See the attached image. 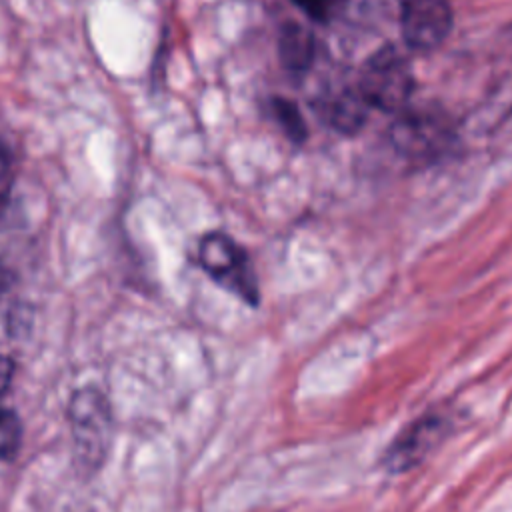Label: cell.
Returning <instances> with one entry per match:
<instances>
[{"label": "cell", "instance_id": "obj_1", "mask_svg": "<svg viewBox=\"0 0 512 512\" xmlns=\"http://www.w3.org/2000/svg\"><path fill=\"white\" fill-rule=\"evenodd\" d=\"M356 88L370 108L398 114L410 106L414 72L398 48L382 46L362 64Z\"/></svg>", "mask_w": 512, "mask_h": 512}, {"label": "cell", "instance_id": "obj_2", "mask_svg": "<svg viewBox=\"0 0 512 512\" xmlns=\"http://www.w3.org/2000/svg\"><path fill=\"white\" fill-rule=\"evenodd\" d=\"M454 140V128L442 110L432 106H406L390 126L394 150L414 162L442 156Z\"/></svg>", "mask_w": 512, "mask_h": 512}, {"label": "cell", "instance_id": "obj_3", "mask_svg": "<svg viewBox=\"0 0 512 512\" xmlns=\"http://www.w3.org/2000/svg\"><path fill=\"white\" fill-rule=\"evenodd\" d=\"M452 418L446 410H428L410 422L384 450L382 466L390 474H404L422 464L450 434Z\"/></svg>", "mask_w": 512, "mask_h": 512}, {"label": "cell", "instance_id": "obj_4", "mask_svg": "<svg viewBox=\"0 0 512 512\" xmlns=\"http://www.w3.org/2000/svg\"><path fill=\"white\" fill-rule=\"evenodd\" d=\"M202 268L226 290L240 296L244 302L256 304L258 284L246 252L226 234L212 232L202 238L198 248Z\"/></svg>", "mask_w": 512, "mask_h": 512}, {"label": "cell", "instance_id": "obj_5", "mask_svg": "<svg viewBox=\"0 0 512 512\" xmlns=\"http://www.w3.org/2000/svg\"><path fill=\"white\" fill-rule=\"evenodd\" d=\"M74 448L86 466L100 464L110 442V410L96 390H80L70 402Z\"/></svg>", "mask_w": 512, "mask_h": 512}, {"label": "cell", "instance_id": "obj_6", "mask_svg": "<svg viewBox=\"0 0 512 512\" xmlns=\"http://www.w3.org/2000/svg\"><path fill=\"white\" fill-rule=\"evenodd\" d=\"M452 24L450 0H400L402 38L412 50H436L452 32Z\"/></svg>", "mask_w": 512, "mask_h": 512}, {"label": "cell", "instance_id": "obj_7", "mask_svg": "<svg viewBox=\"0 0 512 512\" xmlns=\"http://www.w3.org/2000/svg\"><path fill=\"white\" fill-rule=\"evenodd\" d=\"M368 108L370 106L366 104L358 88H342L324 100L322 114L326 116L330 126H334L340 132L352 134L360 130L362 124L366 122Z\"/></svg>", "mask_w": 512, "mask_h": 512}, {"label": "cell", "instance_id": "obj_8", "mask_svg": "<svg viewBox=\"0 0 512 512\" xmlns=\"http://www.w3.org/2000/svg\"><path fill=\"white\" fill-rule=\"evenodd\" d=\"M314 36L300 24H286L280 32L278 52L282 64L292 72H304L314 60Z\"/></svg>", "mask_w": 512, "mask_h": 512}, {"label": "cell", "instance_id": "obj_9", "mask_svg": "<svg viewBox=\"0 0 512 512\" xmlns=\"http://www.w3.org/2000/svg\"><path fill=\"white\" fill-rule=\"evenodd\" d=\"M274 114L280 122V126L284 128V132L294 140V142H302L306 138V124L304 118L300 114V110L296 108V104H292L290 100H274Z\"/></svg>", "mask_w": 512, "mask_h": 512}, {"label": "cell", "instance_id": "obj_10", "mask_svg": "<svg viewBox=\"0 0 512 512\" xmlns=\"http://www.w3.org/2000/svg\"><path fill=\"white\" fill-rule=\"evenodd\" d=\"M22 440V426L14 412L0 410V458H10Z\"/></svg>", "mask_w": 512, "mask_h": 512}, {"label": "cell", "instance_id": "obj_11", "mask_svg": "<svg viewBox=\"0 0 512 512\" xmlns=\"http://www.w3.org/2000/svg\"><path fill=\"white\" fill-rule=\"evenodd\" d=\"M294 4L314 22L326 24L342 12L346 0H294Z\"/></svg>", "mask_w": 512, "mask_h": 512}, {"label": "cell", "instance_id": "obj_12", "mask_svg": "<svg viewBox=\"0 0 512 512\" xmlns=\"http://www.w3.org/2000/svg\"><path fill=\"white\" fill-rule=\"evenodd\" d=\"M10 186H12V162L6 146L0 142V212L6 206V200L10 196Z\"/></svg>", "mask_w": 512, "mask_h": 512}, {"label": "cell", "instance_id": "obj_13", "mask_svg": "<svg viewBox=\"0 0 512 512\" xmlns=\"http://www.w3.org/2000/svg\"><path fill=\"white\" fill-rule=\"evenodd\" d=\"M12 376H14V362L6 356H0V398L8 390V386L12 382Z\"/></svg>", "mask_w": 512, "mask_h": 512}]
</instances>
